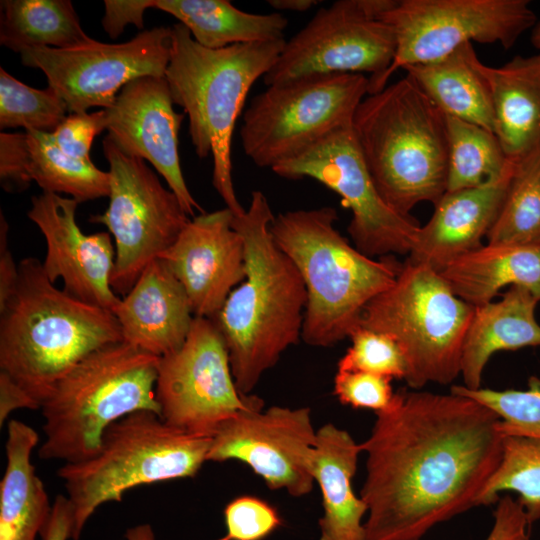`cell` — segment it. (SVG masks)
<instances>
[{"label": "cell", "mask_w": 540, "mask_h": 540, "mask_svg": "<svg viewBox=\"0 0 540 540\" xmlns=\"http://www.w3.org/2000/svg\"><path fill=\"white\" fill-rule=\"evenodd\" d=\"M320 1L316 0H269L268 5L276 11H290L303 13L314 6L318 5Z\"/></svg>", "instance_id": "obj_46"}, {"label": "cell", "mask_w": 540, "mask_h": 540, "mask_svg": "<svg viewBox=\"0 0 540 540\" xmlns=\"http://www.w3.org/2000/svg\"><path fill=\"white\" fill-rule=\"evenodd\" d=\"M103 151L109 163V205L89 221L105 225L114 237L110 284L117 295L125 296L190 219L175 193L162 185L145 160L123 153L107 136Z\"/></svg>", "instance_id": "obj_12"}, {"label": "cell", "mask_w": 540, "mask_h": 540, "mask_svg": "<svg viewBox=\"0 0 540 540\" xmlns=\"http://www.w3.org/2000/svg\"><path fill=\"white\" fill-rule=\"evenodd\" d=\"M157 0H105V14L101 24L112 39H116L128 24L143 29V15L148 8H155Z\"/></svg>", "instance_id": "obj_42"}, {"label": "cell", "mask_w": 540, "mask_h": 540, "mask_svg": "<svg viewBox=\"0 0 540 540\" xmlns=\"http://www.w3.org/2000/svg\"><path fill=\"white\" fill-rule=\"evenodd\" d=\"M126 540H155V534L150 524H139L126 530Z\"/></svg>", "instance_id": "obj_47"}, {"label": "cell", "mask_w": 540, "mask_h": 540, "mask_svg": "<svg viewBox=\"0 0 540 540\" xmlns=\"http://www.w3.org/2000/svg\"><path fill=\"white\" fill-rule=\"evenodd\" d=\"M391 381L390 377L369 372L337 370L333 392L343 405L378 413L393 403L396 392Z\"/></svg>", "instance_id": "obj_38"}, {"label": "cell", "mask_w": 540, "mask_h": 540, "mask_svg": "<svg viewBox=\"0 0 540 540\" xmlns=\"http://www.w3.org/2000/svg\"><path fill=\"white\" fill-rule=\"evenodd\" d=\"M0 44L22 53L33 47L69 48L91 39L70 0H2Z\"/></svg>", "instance_id": "obj_30"}, {"label": "cell", "mask_w": 540, "mask_h": 540, "mask_svg": "<svg viewBox=\"0 0 540 540\" xmlns=\"http://www.w3.org/2000/svg\"><path fill=\"white\" fill-rule=\"evenodd\" d=\"M531 43L540 52V19L531 29Z\"/></svg>", "instance_id": "obj_48"}, {"label": "cell", "mask_w": 540, "mask_h": 540, "mask_svg": "<svg viewBox=\"0 0 540 540\" xmlns=\"http://www.w3.org/2000/svg\"><path fill=\"white\" fill-rule=\"evenodd\" d=\"M25 132L27 172L43 192L68 194L79 203L109 196V173L98 169L90 158L78 159L64 153L51 133Z\"/></svg>", "instance_id": "obj_31"}, {"label": "cell", "mask_w": 540, "mask_h": 540, "mask_svg": "<svg viewBox=\"0 0 540 540\" xmlns=\"http://www.w3.org/2000/svg\"><path fill=\"white\" fill-rule=\"evenodd\" d=\"M499 421L464 395L397 391L361 443L366 540H421L479 506L502 456Z\"/></svg>", "instance_id": "obj_1"}, {"label": "cell", "mask_w": 540, "mask_h": 540, "mask_svg": "<svg viewBox=\"0 0 540 540\" xmlns=\"http://www.w3.org/2000/svg\"><path fill=\"white\" fill-rule=\"evenodd\" d=\"M272 171L286 179L311 178L337 193L352 218L347 231L369 257L409 254L420 225L391 209L380 196L362 159L352 125L338 129Z\"/></svg>", "instance_id": "obj_15"}, {"label": "cell", "mask_w": 540, "mask_h": 540, "mask_svg": "<svg viewBox=\"0 0 540 540\" xmlns=\"http://www.w3.org/2000/svg\"><path fill=\"white\" fill-rule=\"evenodd\" d=\"M350 338L352 345L340 358L337 370L364 371L392 379H405V357L391 337L358 326Z\"/></svg>", "instance_id": "obj_36"}, {"label": "cell", "mask_w": 540, "mask_h": 540, "mask_svg": "<svg viewBox=\"0 0 540 540\" xmlns=\"http://www.w3.org/2000/svg\"><path fill=\"white\" fill-rule=\"evenodd\" d=\"M172 44L171 27H154L131 40L110 44L89 39L69 48L33 47L23 65L41 70L66 103L69 113L111 107L121 89L143 76H165Z\"/></svg>", "instance_id": "obj_16"}, {"label": "cell", "mask_w": 540, "mask_h": 540, "mask_svg": "<svg viewBox=\"0 0 540 540\" xmlns=\"http://www.w3.org/2000/svg\"><path fill=\"white\" fill-rule=\"evenodd\" d=\"M106 128V113L102 109L93 113L68 115L51 135L64 153L74 158L88 159L94 138Z\"/></svg>", "instance_id": "obj_39"}, {"label": "cell", "mask_w": 540, "mask_h": 540, "mask_svg": "<svg viewBox=\"0 0 540 540\" xmlns=\"http://www.w3.org/2000/svg\"><path fill=\"white\" fill-rule=\"evenodd\" d=\"M160 357L121 341L91 353L53 388L41 406L43 460L76 463L93 457L105 430L137 412L160 417L155 398Z\"/></svg>", "instance_id": "obj_7"}, {"label": "cell", "mask_w": 540, "mask_h": 540, "mask_svg": "<svg viewBox=\"0 0 540 540\" xmlns=\"http://www.w3.org/2000/svg\"><path fill=\"white\" fill-rule=\"evenodd\" d=\"M530 526L517 499L506 495L496 502L493 525L484 540H530Z\"/></svg>", "instance_id": "obj_41"}, {"label": "cell", "mask_w": 540, "mask_h": 540, "mask_svg": "<svg viewBox=\"0 0 540 540\" xmlns=\"http://www.w3.org/2000/svg\"><path fill=\"white\" fill-rule=\"evenodd\" d=\"M265 194L255 190L233 227L245 249V278L213 318L227 347L238 390L249 395L266 371L301 339L307 293L291 259L270 231Z\"/></svg>", "instance_id": "obj_2"}, {"label": "cell", "mask_w": 540, "mask_h": 540, "mask_svg": "<svg viewBox=\"0 0 540 540\" xmlns=\"http://www.w3.org/2000/svg\"><path fill=\"white\" fill-rule=\"evenodd\" d=\"M515 162L485 183L445 192L430 220L420 227L408 261L439 272L451 260L482 246L502 206Z\"/></svg>", "instance_id": "obj_21"}, {"label": "cell", "mask_w": 540, "mask_h": 540, "mask_svg": "<svg viewBox=\"0 0 540 540\" xmlns=\"http://www.w3.org/2000/svg\"><path fill=\"white\" fill-rule=\"evenodd\" d=\"M361 453V443L346 430L332 423L317 430L314 480L323 507L318 540H366L367 506L352 484Z\"/></svg>", "instance_id": "obj_23"}, {"label": "cell", "mask_w": 540, "mask_h": 540, "mask_svg": "<svg viewBox=\"0 0 540 540\" xmlns=\"http://www.w3.org/2000/svg\"><path fill=\"white\" fill-rule=\"evenodd\" d=\"M393 0H338L319 9L284 47L264 75L266 86L335 74L369 73V93L396 51L391 26L382 18Z\"/></svg>", "instance_id": "obj_11"}, {"label": "cell", "mask_w": 540, "mask_h": 540, "mask_svg": "<svg viewBox=\"0 0 540 540\" xmlns=\"http://www.w3.org/2000/svg\"><path fill=\"white\" fill-rule=\"evenodd\" d=\"M16 288L0 306V371L38 405L77 364L96 350L124 341L115 315L58 289L42 262L18 264Z\"/></svg>", "instance_id": "obj_3"}, {"label": "cell", "mask_w": 540, "mask_h": 540, "mask_svg": "<svg viewBox=\"0 0 540 540\" xmlns=\"http://www.w3.org/2000/svg\"><path fill=\"white\" fill-rule=\"evenodd\" d=\"M474 307L457 297L439 272L408 260L394 283L364 308L359 326L391 337L414 390L447 385L460 375L464 338Z\"/></svg>", "instance_id": "obj_9"}, {"label": "cell", "mask_w": 540, "mask_h": 540, "mask_svg": "<svg viewBox=\"0 0 540 540\" xmlns=\"http://www.w3.org/2000/svg\"><path fill=\"white\" fill-rule=\"evenodd\" d=\"M439 274L473 307L491 302L506 286L524 287L540 301V245L487 243L454 258Z\"/></svg>", "instance_id": "obj_26"}, {"label": "cell", "mask_w": 540, "mask_h": 540, "mask_svg": "<svg viewBox=\"0 0 540 540\" xmlns=\"http://www.w3.org/2000/svg\"><path fill=\"white\" fill-rule=\"evenodd\" d=\"M528 0H393L382 18L396 39L394 59L373 93L406 66L442 59L466 43L511 48L537 22Z\"/></svg>", "instance_id": "obj_13"}, {"label": "cell", "mask_w": 540, "mask_h": 540, "mask_svg": "<svg viewBox=\"0 0 540 540\" xmlns=\"http://www.w3.org/2000/svg\"><path fill=\"white\" fill-rule=\"evenodd\" d=\"M538 302L526 288L511 286L500 301L474 307L461 354L464 387L481 388L483 370L494 353L540 346Z\"/></svg>", "instance_id": "obj_25"}, {"label": "cell", "mask_w": 540, "mask_h": 540, "mask_svg": "<svg viewBox=\"0 0 540 540\" xmlns=\"http://www.w3.org/2000/svg\"><path fill=\"white\" fill-rule=\"evenodd\" d=\"M31 202L27 216L46 242L47 277L53 283L62 279L63 290L74 298L113 313L121 298L110 284L115 262L110 234H84L76 222L80 203L71 197L43 192Z\"/></svg>", "instance_id": "obj_19"}, {"label": "cell", "mask_w": 540, "mask_h": 540, "mask_svg": "<svg viewBox=\"0 0 540 540\" xmlns=\"http://www.w3.org/2000/svg\"><path fill=\"white\" fill-rule=\"evenodd\" d=\"M227 207L193 217L159 258L185 289L193 314L213 319L245 278V249Z\"/></svg>", "instance_id": "obj_20"}, {"label": "cell", "mask_w": 540, "mask_h": 540, "mask_svg": "<svg viewBox=\"0 0 540 540\" xmlns=\"http://www.w3.org/2000/svg\"><path fill=\"white\" fill-rule=\"evenodd\" d=\"M225 534L217 540H263L282 525L274 506L265 500L243 495L224 509Z\"/></svg>", "instance_id": "obj_37"}, {"label": "cell", "mask_w": 540, "mask_h": 540, "mask_svg": "<svg viewBox=\"0 0 540 540\" xmlns=\"http://www.w3.org/2000/svg\"><path fill=\"white\" fill-rule=\"evenodd\" d=\"M479 63L472 43H466L440 60L406 66L403 70L445 116L493 132L491 94Z\"/></svg>", "instance_id": "obj_28"}, {"label": "cell", "mask_w": 540, "mask_h": 540, "mask_svg": "<svg viewBox=\"0 0 540 540\" xmlns=\"http://www.w3.org/2000/svg\"><path fill=\"white\" fill-rule=\"evenodd\" d=\"M165 72L173 103L183 108L199 158L212 155V184L235 216L245 212L232 178L231 147L237 119L256 80L271 69L285 39L208 49L182 24L172 27Z\"/></svg>", "instance_id": "obj_6"}, {"label": "cell", "mask_w": 540, "mask_h": 540, "mask_svg": "<svg viewBox=\"0 0 540 540\" xmlns=\"http://www.w3.org/2000/svg\"><path fill=\"white\" fill-rule=\"evenodd\" d=\"M210 444L211 437L177 430L150 411L111 424L93 457L57 470L73 507L71 540L80 539L98 507L121 502L128 490L194 477L207 462Z\"/></svg>", "instance_id": "obj_8"}, {"label": "cell", "mask_w": 540, "mask_h": 540, "mask_svg": "<svg viewBox=\"0 0 540 540\" xmlns=\"http://www.w3.org/2000/svg\"><path fill=\"white\" fill-rule=\"evenodd\" d=\"M448 142L447 191L475 187L502 175L512 164L494 132L446 116Z\"/></svg>", "instance_id": "obj_32"}, {"label": "cell", "mask_w": 540, "mask_h": 540, "mask_svg": "<svg viewBox=\"0 0 540 540\" xmlns=\"http://www.w3.org/2000/svg\"><path fill=\"white\" fill-rule=\"evenodd\" d=\"M113 314L125 342L159 357L183 345L195 317L185 289L160 258L143 270Z\"/></svg>", "instance_id": "obj_22"}, {"label": "cell", "mask_w": 540, "mask_h": 540, "mask_svg": "<svg viewBox=\"0 0 540 540\" xmlns=\"http://www.w3.org/2000/svg\"><path fill=\"white\" fill-rule=\"evenodd\" d=\"M68 107L50 87L35 89L0 68V128L53 133L67 117Z\"/></svg>", "instance_id": "obj_34"}, {"label": "cell", "mask_w": 540, "mask_h": 540, "mask_svg": "<svg viewBox=\"0 0 540 540\" xmlns=\"http://www.w3.org/2000/svg\"><path fill=\"white\" fill-rule=\"evenodd\" d=\"M155 398L166 424L203 437L242 411L264 407L262 398L238 390L215 321L197 316L183 345L160 357Z\"/></svg>", "instance_id": "obj_14"}, {"label": "cell", "mask_w": 540, "mask_h": 540, "mask_svg": "<svg viewBox=\"0 0 540 540\" xmlns=\"http://www.w3.org/2000/svg\"><path fill=\"white\" fill-rule=\"evenodd\" d=\"M330 206L287 211L270 231L298 269L307 293L301 340L330 347L350 337L366 305L395 281L402 266L393 256L375 260L352 246L335 227Z\"/></svg>", "instance_id": "obj_4"}, {"label": "cell", "mask_w": 540, "mask_h": 540, "mask_svg": "<svg viewBox=\"0 0 540 540\" xmlns=\"http://www.w3.org/2000/svg\"><path fill=\"white\" fill-rule=\"evenodd\" d=\"M165 76H143L126 84L104 109L107 137L123 153L148 161L165 179L188 216L204 213L185 182L178 133L185 113L173 109Z\"/></svg>", "instance_id": "obj_18"}, {"label": "cell", "mask_w": 540, "mask_h": 540, "mask_svg": "<svg viewBox=\"0 0 540 540\" xmlns=\"http://www.w3.org/2000/svg\"><path fill=\"white\" fill-rule=\"evenodd\" d=\"M39 409L35 401L5 372L0 371V425L16 409Z\"/></svg>", "instance_id": "obj_45"}, {"label": "cell", "mask_w": 540, "mask_h": 540, "mask_svg": "<svg viewBox=\"0 0 540 540\" xmlns=\"http://www.w3.org/2000/svg\"><path fill=\"white\" fill-rule=\"evenodd\" d=\"M368 93L369 78L363 74L317 75L267 86L244 112L243 151L256 166L272 170L351 126Z\"/></svg>", "instance_id": "obj_10"}, {"label": "cell", "mask_w": 540, "mask_h": 540, "mask_svg": "<svg viewBox=\"0 0 540 540\" xmlns=\"http://www.w3.org/2000/svg\"><path fill=\"white\" fill-rule=\"evenodd\" d=\"M29 151L25 133L0 134V182L7 192H21L31 183L27 172Z\"/></svg>", "instance_id": "obj_40"}, {"label": "cell", "mask_w": 540, "mask_h": 540, "mask_svg": "<svg viewBox=\"0 0 540 540\" xmlns=\"http://www.w3.org/2000/svg\"><path fill=\"white\" fill-rule=\"evenodd\" d=\"M450 392L467 396L494 412L503 438L523 437L540 441V382L534 379L526 390L468 389L453 385Z\"/></svg>", "instance_id": "obj_35"}, {"label": "cell", "mask_w": 540, "mask_h": 540, "mask_svg": "<svg viewBox=\"0 0 540 540\" xmlns=\"http://www.w3.org/2000/svg\"><path fill=\"white\" fill-rule=\"evenodd\" d=\"M73 528V507L67 496L57 495L50 518L40 532L42 540H69Z\"/></svg>", "instance_id": "obj_43"}, {"label": "cell", "mask_w": 540, "mask_h": 540, "mask_svg": "<svg viewBox=\"0 0 540 540\" xmlns=\"http://www.w3.org/2000/svg\"><path fill=\"white\" fill-rule=\"evenodd\" d=\"M155 8L178 19L208 49L282 40L288 25L279 12L250 13L227 0H157Z\"/></svg>", "instance_id": "obj_29"}, {"label": "cell", "mask_w": 540, "mask_h": 540, "mask_svg": "<svg viewBox=\"0 0 540 540\" xmlns=\"http://www.w3.org/2000/svg\"><path fill=\"white\" fill-rule=\"evenodd\" d=\"M494 116L493 132L511 161L540 147V52L515 56L500 67L480 61Z\"/></svg>", "instance_id": "obj_24"}, {"label": "cell", "mask_w": 540, "mask_h": 540, "mask_svg": "<svg viewBox=\"0 0 540 540\" xmlns=\"http://www.w3.org/2000/svg\"><path fill=\"white\" fill-rule=\"evenodd\" d=\"M352 131L385 203L403 216L420 202L435 205L447 191L446 116L408 75L368 94Z\"/></svg>", "instance_id": "obj_5"}, {"label": "cell", "mask_w": 540, "mask_h": 540, "mask_svg": "<svg viewBox=\"0 0 540 540\" xmlns=\"http://www.w3.org/2000/svg\"><path fill=\"white\" fill-rule=\"evenodd\" d=\"M490 244L540 245V147L515 162Z\"/></svg>", "instance_id": "obj_33"}, {"label": "cell", "mask_w": 540, "mask_h": 540, "mask_svg": "<svg viewBox=\"0 0 540 540\" xmlns=\"http://www.w3.org/2000/svg\"><path fill=\"white\" fill-rule=\"evenodd\" d=\"M8 224L1 212L0 214V306L13 294L19 277L18 265L8 247Z\"/></svg>", "instance_id": "obj_44"}, {"label": "cell", "mask_w": 540, "mask_h": 540, "mask_svg": "<svg viewBox=\"0 0 540 540\" xmlns=\"http://www.w3.org/2000/svg\"><path fill=\"white\" fill-rule=\"evenodd\" d=\"M316 437L309 407L242 411L212 435L207 462L237 460L268 488L302 497L315 483Z\"/></svg>", "instance_id": "obj_17"}, {"label": "cell", "mask_w": 540, "mask_h": 540, "mask_svg": "<svg viewBox=\"0 0 540 540\" xmlns=\"http://www.w3.org/2000/svg\"><path fill=\"white\" fill-rule=\"evenodd\" d=\"M38 441L31 426L9 421L0 483V540H35L50 518L52 505L31 462Z\"/></svg>", "instance_id": "obj_27"}]
</instances>
